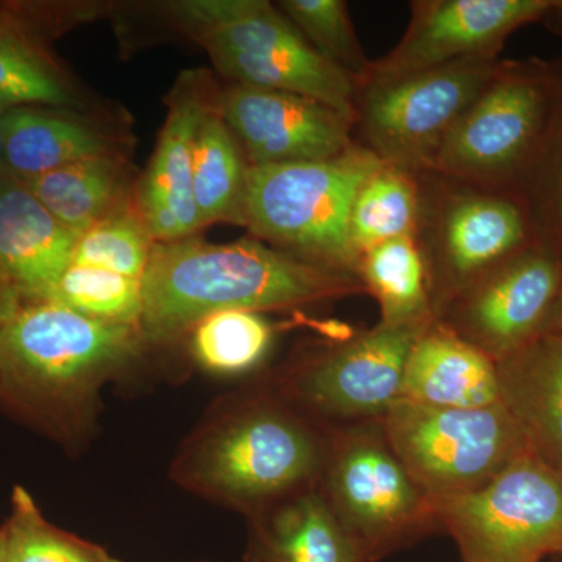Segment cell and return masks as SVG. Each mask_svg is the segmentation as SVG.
I'll list each match as a JSON object with an SVG mask.
<instances>
[{
    "mask_svg": "<svg viewBox=\"0 0 562 562\" xmlns=\"http://www.w3.org/2000/svg\"><path fill=\"white\" fill-rule=\"evenodd\" d=\"M553 214L554 222H557L558 233H560L562 238V147L560 155V165H558L557 180H554Z\"/></svg>",
    "mask_w": 562,
    "mask_h": 562,
    "instance_id": "cell-35",
    "label": "cell"
},
{
    "mask_svg": "<svg viewBox=\"0 0 562 562\" xmlns=\"http://www.w3.org/2000/svg\"><path fill=\"white\" fill-rule=\"evenodd\" d=\"M325 60L362 83L371 74L344 0H281L277 7Z\"/></svg>",
    "mask_w": 562,
    "mask_h": 562,
    "instance_id": "cell-29",
    "label": "cell"
},
{
    "mask_svg": "<svg viewBox=\"0 0 562 562\" xmlns=\"http://www.w3.org/2000/svg\"><path fill=\"white\" fill-rule=\"evenodd\" d=\"M417 241L435 316L473 281L524 250L527 221L517 203L484 188L420 173Z\"/></svg>",
    "mask_w": 562,
    "mask_h": 562,
    "instance_id": "cell-10",
    "label": "cell"
},
{
    "mask_svg": "<svg viewBox=\"0 0 562 562\" xmlns=\"http://www.w3.org/2000/svg\"><path fill=\"white\" fill-rule=\"evenodd\" d=\"M217 111L249 166L331 160L357 144L353 117L305 95L232 83Z\"/></svg>",
    "mask_w": 562,
    "mask_h": 562,
    "instance_id": "cell-15",
    "label": "cell"
},
{
    "mask_svg": "<svg viewBox=\"0 0 562 562\" xmlns=\"http://www.w3.org/2000/svg\"><path fill=\"white\" fill-rule=\"evenodd\" d=\"M501 403L528 450L562 475V336L539 335L497 361Z\"/></svg>",
    "mask_w": 562,
    "mask_h": 562,
    "instance_id": "cell-19",
    "label": "cell"
},
{
    "mask_svg": "<svg viewBox=\"0 0 562 562\" xmlns=\"http://www.w3.org/2000/svg\"><path fill=\"white\" fill-rule=\"evenodd\" d=\"M501 68L497 60H462L408 76L369 77L355 99V140L384 165L420 176Z\"/></svg>",
    "mask_w": 562,
    "mask_h": 562,
    "instance_id": "cell-7",
    "label": "cell"
},
{
    "mask_svg": "<svg viewBox=\"0 0 562 562\" xmlns=\"http://www.w3.org/2000/svg\"><path fill=\"white\" fill-rule=\"evenodd\" d=\"M20 180L77 236L132 202L138 183L128 157L92 158Z\"/></svg>",
    "mask_w": 562,
    "mask_h": 562,
    "instance_id": "cell-23",
    "label": "cell"
},
{
    "mask_svg": "<svg viewBox=\"0 0 562 562\" xmlns=\"http://www.w3.org/2000/svg\"><path fill=\"white\" fill-rule=\"evenodd\" d=\"M402 398L435 408L497 405V362L436 319L409 351Z\"/></svg>",
    "mask_w": 562,
    "mask_h": 562,
    "instance_id": "cell-20",
    "label": "cell"
},
{
    "mask_svg": "<svg viewBox=\"0 0 562 562\" xmlns=\"http://www.w3.org/2000/svg\"><path fill=\"white\" fill-rule=\"evenodd\" d=\"M247 171L249 162L216 102L202 117L194 143L192 184L203 227L216 222L244 224Z\"/></svg>",
    "mask_w": 562,
    "mask_h": 562,
    "instance_id": "cell-25",
    "label": "cell"
},
{
    "mask_svg": "<svg viewBox=\"0 0 562 562\" xmlns=\"http://www.w3.org/2000/svg\"><path fill=\"white\" fill-rule=\"evenodd\" d=\"M7 547H5V531L0 530V562H5Z\"/></svg>",
    "mask_w": 562,
    "mask_h": 562,
    "instance_id": "cell-37",
    "label": "cell"
},
{
    "mask_svg": "<svg viewBox=\"0 0 562 562\" xmlns=\"http://www.w3.org/2000/svg\"><path fill=\"white\" fill-rule=\"evenodd\" d=\"M49 302L111 324L139 327L143 313L140 280L92 266L72 265L63 273Z\"/></svg>",
    "mask_w": 562,
    "mask_h": 562,
    "instance_id": "cell-31",
    "label": "cell"
},
{
    "mask_svg": "<svg viewBox=\"0 0 562 562\" xmlns=\"http://www.w3.org/2000/svg\"><path fill=\"white\" fill-rule=\"evenodd\" d=\"M198 44L232 83L305 95L355 120L360 83L314 50L271 2L255 0L249 13Z\"/></svg>",
    "mask_w": 562,
    "mask_h": 562,
    "instance_id": "cell-11",
    "label": "cell"
},
{
    "mask_svg": "<svg viewBox=\"0 0 562 562\" xmlns=\"http://www.w3.org/2000/svg\"><path fill=\"white\" fill-rule=\"evenodd\" d=\"M147 342L135 325L111 324L60 303H25L0 325V391L58 431H87L103 384Z\"/></svg>",
    "mask_w": 562,
    "mask_h": 562,
    "instance_id": "cell-3",
    "label": "cell"
},
{
    "mask_svg": "<svg viewBox=\"0 0 562 562\" xmlns=\"http://www.w3.org/2000/svg\"><path fill=\"white\" fill-rule=\"evenodd\" d=\"M7 111L9 110L0 109V172L5 171V166H3L2 117Z\"/></svg>",
    "mask_w": 562,
    "mask_h": 562,
    "instance_id": "cell-36",
    "label": "cell"
},
{
    "mask_svg": "<svg viewBox=\"0 0 562 562\" xmlns=\"http://www.w3.org/2000/svg\"><path fill=\"white\" fill-rule=\"evenodd\" d=\"M554 562H562V553L560 557L553 558Z\"/></svg>",
    "mask_w": 562,
    "mask_h": 562,
    "instance_id": "cell-38",
    "label": "cell"
},
{
    "mask_svg": "<svg viewBox=\"0 0 562 562\" xmlns=\"http://www.w3.org/2000/svg\"><path fill=\"white\" fill-rule=\"evenodd\" d=\"M541 335L562 336V283L552 308H550L549 316L543 322Z\"/></svg>",
    "mask_w": 562,
    "mask_h": 562,
    "instance_id": "cell-34",
    "label": "cell"
},
{
    "mask_svg": "<svg viewBox=\"0 0 562 562\" xmlns=\"http://www.w3.org/2000/svg\"><path fill=\"white\" fill-rule=\"evenodd\" d=\"M38 18L0 7V109H52L111 113L74 79L41 38Z\"/></svg>",
    "mask_w": 562,
    "mask_h": 562,
    "instance_id": "cell-21",
    "label": "cell"
},
{
    "mask_svg": "<svg viewBox=\"0 0 562 562\" xmlns=\"http://www.w3.org/2000/svg\"><path fill=\"white\" fill-rule=\"evenodd\" d=\"M188 336L192 358L203 371L239 376L261 368L276 341L277 327L265 314L227 310L203 317Z\"/></svg>",
    "mask_w": 562,
    "mask_h": 562,
    "instance_id": "cell-27",
    "label": "cell"
},
{
    "mask_svg": "<svg viewBox=\"0 0 562 562\" xmlns=\"http://www.w3.org/2000/svg\"><path fill=\"white\" fill-rule=\"evenodd\" d=\"M317 491L366 562L438 531L430 497L406 471L380 422L330 428Z\"/></svg>",
    "mask_w": 562,
    "mask_h": 562,
    "instance_id": "cell-5",
    "label": "cell"
},
{
    "mask_svg": "<svg viewBox=\"0 0 562 562\" xmlns=\"http://www.w3.org/2000/svg\"><path fill=\"white\" fill-rule=\"evenodd\" d=\"M561 283L557 255L524 249L473 281L436 319L497 362L541 335Z\"/></svg>",
    "mask_w": 562,
    "mask_h": 562,
    "instance_id": "cell-13",
    "label": "cell"
},
{
    "mask_svg": "<svg viewBox=\"0 0 562 562\" xmlns=\"http://www.w3.org/2000/svg\"><path fill=\"white\" fill-rule=\"evenodd\" d=\"M553 7L552 0H417L405 35L390 54L372 61L369 77L408 76L462 60H497L514 31L541 20Z\"/></svg>",
    "mask_w": 562,
    "mask_h": 562,
    "instance_id": "cell-14",
    "label": "cell"
},
{
    "mask_svg": "<svg viewBox=\"0 0 562 562\" xmlns=\"http://www.w3.org/2000/svg\"><path fill=\"white\" fill-rule=\"evenodd\" d=\"M382 165L357 143L331 160L249 166L243 225L276 249L357 277L360 258L350 243L351 206Z\"/></svg>",
    "mask_w": 562,
    "mask_h": 562,
    "instance_id": "cell-4",
    "label": "cell"
},
{
    "mask_svg": "<svg viewBox=\"0 0 562 562\" xmlns=\"http://www.w3.org/2000/svg\"><path fill=\"white\" fill-rule=\"evenodd\" d=\"M5 531V562H122L105 549L54 527L22 487L13 494Z\"/></svg>",
    "mask_w": 562,
    "mask_h": 562,
    "instance_id": "cell-30",
    "label": "cell"
},
{
    "mask_svg": "<svg viewBox=\"0 0 562 562\" xmlns=\"http://www.w3.org/2000/svg\"><path fill=\"white\" fill-rule=\"evenodd\" d=\"M422 217L420 176L383 165L355 198L350 213V243L358 258L379 244L417 236Z\"/></svg>",
    "mask_w": 562,
    "mask_h": 562,
    "instance_id": "cell-26",
    "label": "cell"
},
{
    "mask_svg": "<svg viewBox=\"0 0 562 562\" xmlns=\"http://www.w3.org/2000/svg\"><path fill=\"white\" fill-rule=\"evenodd\" d=\"M3 166L18 179L41 176L83 160L128 157L124 121L113 113L61 109H10L2 117Z\"/></svg>",
    "mask_w": 562,
    "mask_h": 562,
    "instance_id": "cell-17",
    "label": "cell"
},
{
    "mask_svg": "<svg viewBox=\"0 0 562 562\" xmlns=\"http://www.w3.org/2000/svg\"><path fill=\"white\" fill-rule=\"evenodd\" d=\"M220 94L205 69L184 70L169 92L160 139L135 191L136 206L155 243L181 241L203 228L192 184L194 143L202 117Z\"/></svg>",
    "mask_w": 562,
    "mask_h": 562,
    "instance_id": "cell-16",
    "label": "cell"
},
{
    "mask_svg": "<svg viewBox=\"0 0 562 562\" xmlns=\"http://www.w3.org/2000/svg\"><path fill=\"white\" fill-rule=\"evenodd\" d=\"M328 443L330 428L265 383L222 402L202 422L177 454L172 479L250 517L317 487Z\"/></svg>",
    "mask_w": 562,
    "mask_h": 562,
    "instance_id": "cell-2",
    "label": "cell"
},
{
    "mask_svg": "<svg viewBox=\"0 0 562 562\" xmlns=\"http://www.w3.org/2000/svg\"><path fill=\"white\" fill-rule=\"evenodd\" d=\"M244 562H366L317 487L247 517Z\"/></svg>",
    "mask_w": 562,
    "mask_h": 562,
    "instance_id": "cell-22",
    "label": "cell"
},
{
    "mask_svg": "<svg viewBox=\"0 0 562 562\" xmlns=\"http://www.w3.org/2000/svg\"><path fill=\"white\" fill-rule=\"evenodd\" d=\"M366 294L380 306L383 324L436 321L427 265L416 236H402L362 251L357 269Z\"/></svg>",
    "mask_w": 562,
    "mask_h": 562,
    "instance_id": "cell-24",
    "label": "cell"
},
{
    "mask_svg": "<svg viewBox=\"0 0 562 562\" xmlns=\"http://www.w3.org/2000/svg\"><path fill=\"white\" fill-rule=\"evenodd\" d=\"M430 501L462 562H541L562 553V475L535 454L480 490Z\"/></svg>",
    "mask_w": 562,
    "mask_h": 562,
    "instance_id": "cell-8",
    "label": "cell"
},
{
    "mask_svg": "<svg viewBox=\"0 0 562 562\" xmlns=\"http://www.w3.org/2000/svg\"><path fill=\"white\" fill-rule=\"evenodd\" d=\"M428 325L380 322L369 330L314 341L284 361L268 383L325 427L380 422L401 401L409 351Z\"/></svg>",
    "mask_w": 562,
    "mask_h": 562,
    "instance_id": "cell-6",
    "label": "cell"
},
{
    "mask_svg": "<svg viewBox=\"0 0 562 562\" xmlns=\"http://www.w3.org/2000/svg\"><path fill=\"white\" fill-rule=\"evenodd\" d=\"M155 244L133 199L81 233L72 265L92 266L143 280Z\"/></svg>",
    "mask_w": 562,
    "mask_h": 562,
    "instance_id": "cell-28",
    "label": "cell"
},
{
    "mask_svg": "<svg viewBox=\"0 0 562 562\" xmlns=\"http://www.w3.org/2000/svg\"><path fill=\"white\" fill-rule=\"evenodd\" d=\"M254 5L255 0H173L161 2L158 11L172 29L199 43L203 36L249 13Z\"/></svg>",
    "mask_w": 562,
    "mask_h": 562,
    "instance_id": "cell-32",
    "label": "cell"
},
{
    "mask_svg": "<svg viewBox=\"0 0 562 562\" xmlns=\"http://www.w3.org/2000/svg\"><path fill=\"white\" fill-rule=\"evenodd\" d=\"M557 10L562 11V2H557Z\"/></svg>",
    "mask_w": 562,
    "mask_h": 562,
    "instance_id": "cell-39",
    "label": "cell"
},
{
    "mask_svg": "<svg viewBox=\"0 0 562 562\" xmlns=\"http://www.w3.org/2000/svg\"><path fill=\"white\" fill-rule=\"evenodd\" d=\"M139 331L147 346L183 338L203 317L227 310L269 313L366 294L361 281L328 271L260 239L157 243L140 280Z\"/></svg>",
    "mask_w": 562,
    "mask_h": 562,
    "instance_id": "cell-1",
    "label": "cell"
},
{
    "mask_svg": "<svg viewBox=\"0 0 562 562\" xmlns=\"http://www.w3.org/2000/svg\"><path fill=\"white\" fill-rule=\"evenodd\" d=\"M380 424L406 471L430 498L480 490L530 453L502 403L435 408L401 398Z\"/></svg>",
    "mask_w": 562,
    "mask_h": 562,
    "instance_id": "cell-9",
    "label": "cell"
},
{
    "mask_svg": "<svg viewBox=\"0 0 562 562\" xmlns=\"http://www.w3.org/2000/svg\"><path fill=\"white\" fill-rule=\"evenodd\" d=\"M22 306V302L13 291L7 286L5 281L0 277V325L10 321Z\"/></svg>",
    "mask_w": 562,
    "mask_h": 562,
    "instance_id": "cell-33",
    "label": "cell"
},
{
    "mask_svg": "<svg viewBox=\"0 0 562 562\" xmlns=\"http://www.w3.org/2000/svg\"><path fill=\"white\" fill-rule=\"evenodd\" d=\"M547 101L539 77L502 66L442 140L425 173L492 190L535 147Z\"/></svg>",
    "mask_w": 562,
    "mask_h": 562,
    "instance_id": "cell-12",
    "label": "cell"
},
{
    "mask_svg": "<svg viewBox=\"0 0 562 562\" xmlns=\"http://www.w3.org/2000/svg\"><path fill=\"white\" fill-rule=\"evenodd\" d=\"M77 238L20 179L0 172V277L22 305L50 301Z\"/></svg>",
    "mask_w": 562,
    "mask_h": 562,
    "instance_id": "cell-18",
    "label": "cell"
}]
</instances>
